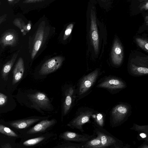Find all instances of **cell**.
Returning a JSON list of instances; mask_svg holds the SVG:
<instances>
[{"label":"cell","instance_id":"obj_1","mask_svg":"<svg viewBox=\"0 0 148 148\" xmlns=\"http://www.w3.org/2000/svg\"><path fill=\"white\" fill-rule=\"evenodd\" d=\"M95 110L87 107H82L78 108L74 117L67 124V126L72 129H75L81 132H84L83 126L89 122L90 118Z\"/></svg>","mask_w":148,"mask_h":148},{"label":"cell","instance_id":"obj_2","mask_svg":"<svg viewBox=\"0 0 148 148\" xmlns=\"http://www.w3.org/2000/svg\"><path fill=\"white\" fill-rule=\"evenodd\" d=\"M98 74V71L96 70L85 76L82 79L78 88L76 89V103L79 100L84 98L90 92V89L96 80Z\"/></svg>","mask_w":148,"mask_h":148},{"label":"cell","instance_id":"obj_3","mask_svg":"<svg viewBox=\"0 0 148 148\" xmlns=\"http://www.w3.org/2000/svg\"><path fill=\"white\" fill-rule=\"evenodd\" d=\"M130 72L135 76L148 75V56H136L129 64Z\"/></svg>","mask_w":148,"mask_h":148},{"label":"cell","instance_id":"obj_4","mask_svg":"<svg viewBox=\"0 0 148 148\" xmlns=\"http://www.w3.org/2000/svg\"><path fill=\"white\" fill-rule=\"evenodd\" d=\"M129 111L128 107L126 104L121 103L114 106L110 114V126L114 127L121 125L127 116Z\"/></svg>","mask_w":148,"mask_h":148},{"label":"cell","instance_id":"obj_5","mask_svg":"<svg viewBox=\"0 0 148 148\" xmlns=\"http://www.w3.org/2000/svg\"><path fill=\"white\" fill-rule=\"evenodd\" d=\"M94 134L100 139L102 148L108 147H117L118 141L117 139L103 127L93 124Z\"/></svg>","mask_w":148,"mask_h":148},{"label":"cell","instance_id":"obj_6","mask_svg":"<svg viewBox=\"0 0 148 148\" xmlns=\"http://www.w3.org/2000/svg\"><path fill=\"white\" fill-rule=\"evenodd\" d=\"M64 95L63 114V116H65L71 111L76 103L77 96L76 89L73 87L70 86L65 90Z\"/></svg>","mask_w":148,"mask_h":148},{"label":"cell","instance_id":"obj_7","mask_svg":"<svg viewBox=\"0 0 148 148\" xmlns=\"http://www.w3.org/2000/svg\"><path fill=\"white\" fill-rule=\"evenodd\" d=\"M64 60L63 57L56 56L47 60L42 66L40 74L45 75L54 72L61 66Z\"/></svg>","mask_w":148,"mask_h":148},{"label":"cell","instance_id":"obj_8","mask_svg":"<svg viewBox=\"0 0 148 148\" xmlns=\"http://www.w3.org/2000/svg\"><path fill=\"white\" fill-rule=\"evenodd\" d=\"M95 134L92 135L86 134H79L73 132L66 131L60 135V137L65 140L71 141L84 143L90 139L95 137Z\"/></svg>","mask_w":148,"mask_h":148},{"label":"cell","instance_id":"obj_9","mask_svg":"<svg viewBox=\"0 0 148 148\" xmlns=\"http://www.w3.org/2000/svg\"><path fill=\"white\" fill-rule=\"evenodd\" d=\"M90 33L92 37L93 45L95 53L99 50V39L95 13L93 9L91 10L90 13Z\"/></svg>","mask_w":148,"mask_h":148},{"label":"cell","instance_id":"obj_10","mask_svg":"<svg viewBox=\"0 0 148 148\" xmlns=\"http://www.w3.org/2000/svg\"><path fill=\"white\" fill-rule=\"evenodd\" d=\"M125 84L117 79H111L105 81L98 84L97 87L104 88L112 94H114L118 90L125 88Z\"/></svg>","mask_w":148,"mask_h":148},{"label":"cell","instance_id":"obj_11","mask_svg":"<svg viewBox=\"0 0 148 148\" xmlns=\"http://www.w3.org/2000/svg\"><path fill=\"white\" fill-rule=\"evenodd\" d=\"M45 23L42 22L37 30L34 40V45L31 54V58L33 59L40 49L43 40Z\"/></svg>","mask_w":148,"mask_h":148},{"label":"cell","instance_id":"obj_12","mask_svg":"<svg viewBox=\"0 0 148 148\" xmlns=\"http://www.w3.org/2000/svg\"><path fill=\"white\" fill-rule=\"evenodd\" d=\"M123 47L119 40L116 38L114 42L111 52V58L113 63L120 65L123 60Z\"/></svg>","mask_w":148,"mask_h":148},{"label":"cell","instance_id":"obj_13","mask_svg":"<svg viewBox=\"0 0 148 148\" xmlns=\"http://www.w3.org/2000/svg\"><path fill=\"white\" fill-rule=\"evenodd\" d=\"M28 96L32 101L40 108L47 109L50 108L51 103L49 100L44 93L37 92Z\"/></svg>","mask_w":148,"mask_h":148},{"label":"cell","instance_id":"obj_14","mask_svg":"<svg viewBox=\"0 0 148 148\" xmlns=\"http://www.w3.org/2000/svg\"><path fill=\"white\" fill-rule=\"evenodd\" d=\"M24 71L23 60L20 57L15 65L13 71L12 84H15L19 82L22 78Z\"/></svg>","mask_w":148,"mask_h":148},{"label":"cell","instance_id":"obj_15","mask_svg":"<svg viewBox=\"0 0 148 148\" xmlns=\"http://www.w3.org/2000/svg\"><path fill=\"white\" fill-rule=\"evenodd\" d=\"M17 41V37L13 31H8L4 33L0 39V43L2 47L7 46H13Z\"/></svg>","mask_w":148,"mask_h":148},{"label":"cell","instance_id":"obj_16","mask_svg":"<svg viewBox=\"0 0 148 148\" xmlns=\"http://www.w3.org/2000/svg\"><path fill=\"white\" fill-rule=\"evenodd\" d=\"M55 122L54 120H43L40 122L28 131L27 133L33 134L41 132L45 130Z\"/></svg>","mask_w":148,"mask_h":148},{"label":"cell","instance_id":"obj_17","mask_svg":"<svg viewBox=\"0 0 148 148\" xmlns=\"http://www.w3.org/2000/svg\"><path fill=\"white\" fill-rule=\"evenodd\" d=\"M39 120L38 119H31L19 120L12 122L10 125L17 129H24L31 125Z\"/></svg>","mask_w":148,"mask_h":148},{"label":"cell","instance_id":"obj_18","mask_svg":"<svg viewBox=\"0 0 148 148\" xmlns=\"http://www.w3.org/2000/svg\"><path fill=\"white\" fill-rule=\"evenodd\" d=\"M18 55V53H14L10 60L3 67L1 71L2 78L4 80L8 79V74L11 70Z\"/></svg>","mask_w":148,"mask_h":148},{"label":"cell","instance_id":"obj_19","mask_svg":"<svg viewBox=\"0 0 148 148\" xmlns=\"http://www.w3.org/2000/svg\"><path fill=\"white\" fill-rule=\"evenodd\" d=\"M83 148H102L100 139L97 136L90 139L84 143Z\"/></svg>","mask_w":148,"mask_h":148},{"label":"cell","instance_id":"obj_20","mask_svg":"<svg viewBox=\"0 0 148 148\" xmlns=\"http://www.w3.org/2000/svg\"><path fill=\"white\" fill-rule=\"evenodd\" d=\"M95 124L103 127L104 125L105 116L104 114L95 111L92 116Z\"/></svg>","mask_w":148,"mask_h":148},{"label":"cell","instance_id":"obj_21","mask_svg":"<svg viewBox=\"0 0 148 148\" xmlns=\"http://www.w3.org/2000/svg\"><path fill=\"white\" fill-rule=\"evenodd\" d=\"M13 24L16 26L18 27L23 32L24 30L27 31L30 29V25L28 24L27 25H25V23L21 19L16 18L13 21Z\"/></svg>","mask_w":148,"mask_h":148},{"label":"cell","instance_id":"obj_22","mask_svg":"<svg viewBox=\"0 0 148 148\" xmlns=\"http://www.w3.org/2000/svg\"><path fill=\"white\" fill-rule=\"evenodd\" d=\"M137 45L141 48L148 52V39L141 38H135Z\"/></svg>","mask_w":148,"mask_h":148},{"label":"cell","instance_id":"obj_23","mask_svg":"<svg viewBox=\"0 0 148 148\" xmlns=\"http://www.w3.org/2000/svg\"><path fill=\"white\" fill-rule=\"evenodd\" d=\"M0 132L2 134L9 136H18V135L11 129L1 124L0 125Z\"/></svg>","mask_w":148,"mask_h":148},{"label":"cell","instance_id":"obj_24","mask_svg":"<svg viewBox=\"0 0 148 148\" xmlns=\"http://www.w3.org/2000/svg\"><path fill=\"white\" fill-rule=\"evenodd\" d=\"M45 138L44 137L42 136L30 139L24 141L23 144L26 146H33L40 142L43 140Z\"/></svg>","mask_w":148,"mask_h":148},{"label":"cell","instance_id":"obj_25","mask_svg":"<svg viewBox=\"0 0 148 148\" xmlns=\"http://www.w3.org/2000/svg\"><path fill=\"white\" fill-rule=\"evenodd\" d=\"M73 27V24L71 23L68 25L65 31L63 37V40H66L70 35Z\"/></svg>","mask_w":148,"mask_h":148},{"label":"cell","instance_id":"obj_26","mask_svg":"<svg viewBox=\"0 0 148 148\" xmlns=\"http://www.w3.org/2000/svg\"><path fill=\"white\" fill-rule=\"evenodd\" d=\"M140 3L138 8L141 11L148 10V0H138Z\"/></svg>","mask_w":148,"mask_h":148},{"label":"cell","instance_id":"obj_27","mask_svg":"<svg viewBox=\"0 0 148 148\" xmlns=\"http://www.w3.org/2000/svg\"><path fill=\"white\" fill-rule=\"evenodd\" d=\"M7 100V97L1 93H0V106L1 107L6 103Z\"/></svg>","mask_w":148,"mask_h":148},{"label":"cell","instance_id":"obj_28","mask_svg":"<svg viewBox=\"0 0 148 148\" xmlns=\"http://www.w3.org/2000/svg\"><path fill=\"white\" fill-rule=\"evenodd\" d=\"M45 0H25L23 2V3H33L40 2Z\"/></svg>","mask_w":148,"mask_h":148},{"label":"cell","instance_id":"obj_29","mask_svg":"<svg viewBox=\"0 0 148 148\" xmlns=\"http://www.w3.org/2000/svg\"><path fill=\"white\" fill-rule=\"evenodd\" d=\"M7 15V14H4L0 17V24L3 22L6 19Z\"/></svg>","mask_w":148,"mask_h":148},{"label":"cell","instance_id":"obj_30","mask_svg":"<svg viewBox=\"0 0 148 148\" xmlns=\"http://www.w3.org/2000/svg\"><path fill=\"white\" fill-rule=\"evenodd\" d=\"M20 0H8L9 4L10 5H14L17 3Z\"/></svg>","mask_w":148,"mask_h":148},{"label":"cell","instance_id":"obj_31","mask_svg":"<svg viewBox=\"0 0 148 148\" xmlns=\"http://www.w3.org/2000/svg\"><path fill=\"white\" fill-rule=\"evenodd\" d=\"M3 148H11V147L9 144H6L4 145L2 147Z\"/></svg>","mask_w":148,"mask_h":148},{"label":"cell","instance_id":"obj_32","mask_svg":"<svg viewBox=\"0 0 148 148\" xmlns=\"http://www.w3.org/2000/svg\"><path fill=\"white\" fill-rule=\"evenodd\" d=\"M145 21L146 25L148 26V15L145 16Z\"/></svg>","mask_w":148,"mask_h":148},{"label":"cell","instance_id":"obj_33","mask_svg":"<svg viewBox=\"0 0 148 148\" xmlns=\"http://www.w3.org/2000/svg\"><path fill=\"white\" fill-rule=\"evenodd\" d=\"M140 136L143 138H145L146 137V135L145 134L141 133L140 134Z\"/></svg>","mask_w":148,"mask_h":148},{"label":"cell","instance_id":"obj_34","mask_svg":"<svg viewBox=\"0 0 148 148\" xmlns=\"http://www.w3.org/2000/svg\"><path fill=\"white\" fill-rule=\"evenodd\" d=\"M101 1H104V2H106L107 1H110L111 0H101Z\"/></svg>","mask_w":148,"mask_h":148},{"label":"cell","instance_id":"obj_35","mask_svg":"<svg viewBox=\"0 0 148 148\" xmlns=\"http://www.w3.org/2000/svg\"></svg>","mask_w":148,"mask_h":148},{"label":"cell","instance_id":"obj_36","mask_svg":"<svg viewBox=\"0 0 148 148\" xmlns=\"http://www.w3.org/2000/svg\"></svg>","mask_w":148,"mask_h":148}]
</instances>
